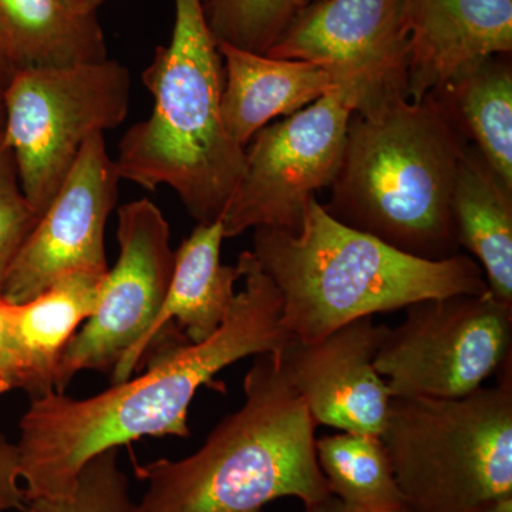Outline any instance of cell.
Segmentation results:
<instances>
[{
    "mask_svg": "<svg viewBox=\"0 0 512 512\" xmlns=\"http://www.w3.org/2000/svg\"><path fill=\"white\" fill-rule=\"evenodd\" d=\"M237 268L244 288L221 328L200 343L158 350L144 375L106 392L72 399L35 397L20 419L19 477L26 503L59 500L76 490L80 471L97 454L141 437H188V410L201 386L248 356L282 352L293 336L282 326V296L251 251Z\"/></svg>",
    "mask_w": 512,
    "mask_h": 512,
    "instance_id": "6da1fadb",
    "label": "cell"
},
{
    "mask_svg": "<svg viewBox=\"0 0 512 512\" xmlns=\"http://www.w3.org/2000/svg\"><path fill=\"white\" fill-rule=\"evenodd\" d=\"M468 141L433 94L394 89L350 116L342 165L325 211L403 254L444 261L460 254L454 185Z\"/></svg>",
    "mask_w": 512,
    "mask_h": 512,
    "instance_id": "7a4b0ae2",
    "label": "cell"
},
{
    "mask_svg": "<svg viewBox=\"0 0 512 512\" xmlns=\"http://www.w3.org/2000/svg\"><path fill=\"white\" fill-rule=\"evenodd\" d=\"M244 394L197 453L136 467L147 490L130 512H264L278 498L308 507L332 495L316 457L318 426L281 352L255 356Z\"/></svg>",
    "mask_w": 512,
    "mask_h": 512,
    "instance_id": "3957f363",
    "label": "cell"
},
{
    "mask_svg": "<svg viewBox=\"0 0 512 512\" xmlns=\"http://www.w3.org/2000/svg\"><path fill=\"white\" fill-rule=\"evenodd\" d=\"M256 261L282 296V326L301 342L376 313L424 299L488 292L481 266L467 255L426 261L346 227L312 198L299 234L254 229Z\"/></svg>",
    "mask_w": 512,
    "mask_h": 512,
    "instance_id": "277c9868",
    "label": "cell"
},
{
    "mask_svg": "<svg viewBox=\"0 0 512 512\" xmlns=\"http://www.w3.org/2000/svg\"><path fill=\"white\" fill-rule=\"evenodd\" d=\"M173 35L143 73L153 96L148 119L133 124L114 158L121 180L177 192L198 224L221 221L245 167V148L222 121L224 62L202 0H174Z\"/></svg>",
    "mask_w": 512,
    "mask_h": 512,
    "instance_id": "5b68a950",
    "label": "cell"
},
{
    "mask_svg": "<svg viewBox=\"0 0 512 512\" xmlns=\"http://www.w3.org/2000/svg\"><path fill=\"white\" fill-rule=\"evenodd\" d=\"M458 399L392 397L380 439L409 512H483L512 497V366Z\"/></svg>",
    "mask_w": 512,
    "mask_h": 512,
    "instance_id": "8992f818",
    "label": "cell"
},
{
    "mask_svg": "<svg viewBox=\"0 0 512 512\" xmlns=\"http://www.w3.org/2000/svg\"><path fill=\"white\" fill-rule=\"evenodd\" d=\"M131 84L128 67L113 59L13 73L2 94V138L39 217L83 144L127 119Z\"/></svg>",
    "mask_w": 512,
    "mask_h": 512,
    "instance_id": "52a82bcc",
    "label": "cell"
},
{
    "mask_svg": "<svg viewBox=\"0 0 512 512\" xmlns=\"http://www.w3.org/2000/svg\"><path fill=\"white\" fill-rule=\"evenodd\" d=\"M373 94L365 84H346L258 131L221 217L225 239L256 228L299 234L309 202L339 173L350 116Z\"/></svg>",
    "mask_w": 512,
    "mask_h": 512,
    "instance_id": "ba28073f",
    "label": "cell"
},
{
    "mask_svg": "<svg viewBox=\"0 0 512 512\" xmlns=\"http://www.w3.org/2000/svg\"><path fill=\"white\" fill-rule=\"evenodd\" d=\"M384 325L375 367L392 397L458 399L481 389L512 357V306L491 292L424 299Z\"/></svg>",
    "mask_w": 512,
    "mask_h": 512,
    "instance_id": "9c48e42d",
    "label": "cell"
},
{
    "mask_svg": "<svg viewBox=\"0 0 512 512\" xmlns=\"http://www.w3.org/2000/svg\"><path fill=\"white\" fill-rule=\"evenodd\" d=\"M117 225L120 256L104 279L99 303L64 350L55 390L83 370L111 372L143 339L163 306L174 271L170 225L148 198L121 205Z\"/></svg>",
    "mask_w": 512,
    "mask_h": 512,
    "instance_id": "30bf717a",
    "label": "cell"
},
{
    "mask_svg": "<svg viewBox=\"0 0 512 512\" xmlns=\"http://www.w3.org/2000/svg\"><path fill=\"white\" fill-rule=\"evenodd\" d=\"M120 181L104 134H94L20 248L0 295L20 305L70 272H109L104 234Z\"/></svg>",
    "mask_w": 512,
    "mask_h": 512,
    "instance_id": "8fae6325",
    "label": "cell"
},
{
    "mask_svg": "<svg viewBox=\"0 0 512 512\" xmlns=\"http://www.w3.org/2000/svg\"><path fill=\"white\" fill-rule=\"evenodd\" d=\"M266 55L328 67L346 83L365 84L376 93L406 92L403 0L309 2Z\"/></svg>",
    "mask_w": 512,
    "mask_h": 512,
    "instance_id": "7c38bea8",
    "label": "cell"
},
{
    "mask_svg": "<svg viewBox=\"0 0 512 512\" xmlns=\"http://www.w3.org/2000/svg\"><path fill=\"white\" fill-rule=\"evenodd\" d=\"M384 325L359 318L316 342L293 338L281 352L289 380L316 426L382 436L392 394L375 356Z\"/></svg>",
    "mask_w": 512,
    "mask_h": 512,
    "instance_id": "4fadbf2b",
    "label": "cell"
},
{
    "mask_svg": "<svg viewBox=\"0 0 512 512\" xmlns=\"http://www.w3.org/2000/svg\"><path fill=\"white\" fill-rule=\"evenodd\" d=\"M407 99L421 101L485 57L511 55L512 0H403Z\"/></svg>",
    "mask_w": 512,
    "mask_h": 512,
    "instance_id": "5bb4252c",
    "label": "cell"
},
{
    "mask_svg": "<svg viewBox=\"0 0 512 512\" xmlns=\"http://www.w3.org/2000/svg\"><path fill=\"white\" fill-rule=\"evenodd\" d=\"M221 221L198 224L175 251L174 271L163 306L151 328L111 370V382L123 383L161 338L178 330L190 343L204 342L221 328L241 279L237 265L221 264Z\"/></svg>",
    "mask_w": 512,
    "mask_h": 512,
    "instance_id": "9a60e30c",
    "label": "cell"
},
{
    "mask_svg": "<svg viewBox=\"0 0 512 512\" xmlns=\"http://www.w3.org/2000/svg\"><path fill=\"white\" fill-rule=\"evenodd\" d=\"M224 62L221 113L229 137L247 148L258 131L346 86L338 73L303 60L278 59L218 45ZM360 84V83H359Z\"/></svg>",
    "mask_w": 512,
    "mask_h": 512,
    "instance_id": "2e32d148",
    "label": "cell"
},
{
    "mask_svg": "<svg viewBox=\"0 0 512 512\" xmlns=\"http://www.w3.org/2000/svg\"><path fill=\"white\" fill-rule=\"evenodd\" d=\"M0 47L15 70L109 59L97 9L86 0H0Z\"/></svg>",
    "mask_w": 512,
    "mask_h": 512,
    "instance_id": "e0dca14e",
    "label": "cell"
},
{
    "mask_svg": "<svg viewBox=\"0 0 512 512\" xmlns=\"http://www.w3.org/2000/svg\"><path fill=\"white\" fill-rule=\"evenodd\" d=\"M107 272L74 271L16 305L20 390L32 399L56 392L60 359L84 320L99 303Z\"/></svg>",
    "mask_w": 512,
    "mask_h": 512,
    "instance_id": "ac0fdd59",
    "label": "cell"
},
{
    "mask_svg": "<svg viewBox=\"0 0 512 512\" xmlns=\"http://www.w3.org/2000/svg\"><path fill=\"white\" fill-rule=\"evenodd\" d=\"M458 247L476 256L488 291L512 306V190L468 144L453 194Z\"/></svg>",
    "mask_w": 512,
    "mask_h": 512,
    "instance_id": "d6986e66",
    "label": "cell"
},
{
    "mask_svg": "<svg viewBox=\"0 0 512 512\" xmlns=\"http://www.w3.org/2000/svg\"><path fill=\"white\" fill-rule=\"evenodd\" d=\"M471 146L512 190L510 55L485 57L431 92Z\"/></svg>",
    "mask_w": 512,
    "mask_h": 512,
    "instance_id": "ffe728a7",
    "label": "cell"
},
{
    "mask_svg": "<svg viewBox=\"0 0 512 512\" xmlns=\"http://www.w3.org/2000/svg\"><path fill=\"white\" fill-rule=\"evenodd\" d=\"M316 457L343 512H409L379 436L342 431L322 437Z\"/></svg>",
    "mask_w": 512,
    "mask_h": 512,
    "instance_id": "44dd1931",
    "label": "cell"
},
{
    "mask_svg": "<svg viewBox=\"0 0 512 512\" xmlns=\"http://www.w3.org/2000/svg\"><path fill=\"white\" fill-rule=\"evenodd\" d=\"M308 0H202L217 45L266 55Z\"/></svg>",
    "mask_w": 512,
    "mask_h": 512,
    "instance_id": "7402d4cb",
    "label": "cell"
},
{
    "mask_svg": "<svg viewBox=\"0 0 512 512\" xmlns=\"http://www.w3.org/2000/svg\"><path fill=\"white\" fill-rule=\"evenodd\" d=\"M133 504L119 448H110L87 461L70 497L29 501L25 512H130Z\"/></svg>",
    "mask_w": 512,
    "mask_h": 512,
    "instance_id": "603a6c76",
    "label": "cell"
},
{
    "mask_svg": "<svg viewBox=\"0 0 512 512\" xmlns=\"http://www.w3.org/2000/svg\"><path fill=\"white\" fill-rule=\"evenodd\" d=\"M37 220L39 214L23 194L15 160L0 130V292Z\"/></svg>",
    "mask_w": 512,
    "mask_h": 512,
    "instance_id": "cb8c5ba5",
    "label": "cell"
},
{
    "mask_svg": "<svg viewBox=\"0 0 512 512\" xmlns=\"http://www.w3.org/2000/svg\"><path fill=\"white\" fill-rule=\"evenodd\" d=\"M15 315L16 303H10L0 295V394L19 390Z\"/></svg>",
    "mask_w": 512,
    "mask_h": 512,
    "instance_id": "d4e9b609",
    "label": "cell"
},
{
    "mask_svg": "<svg viewBox=\"0 0 512 512\" xmlns=\"http://www.w3.org/2000/svg\"><path fill=\"white\" fill-rule=\"evenodd\" d=\"M19 480L18 447L0 436V512L25 511L26 498Z\"/></svg>",
    "mask_w": 512,
    "mask_h": 512,
    "instance_id": "484cf974",
    "label": "cell"
},
{
    "mask_svg": "<svg viewBox=\"0 0 512 512\" xmlns=\"http://www.w3.org/2000/svg\"><path fill=\"white\" fill-rule=\"evenodd\" d=\"M305 512H343V507L338 498L329 495L325 500L305 507Z\"/></svg>",
    "mask_w": 512,
    "mask_h": 512,
    "instance_id": "4316f807",
    "label": "cell"
},
{
    "mask_svg": "<svg viewBox=\"0 0 512 512\" xmlns=\"http://www.w3.org/2000/svg\"><path fill=\"white\" fill-rule=\"evenodd\" d=\"M15 72V67L9 62L8 56L5 55L2 47H0V92L3 93V90L6 89Z\"/></svg>",
    "mask_w": 512,
    "mask_h": 512,
    "instance_id": "83f0119b",
    "label": "cell"
},
{
    "mask_svg": "<svg viewBox=\"0 0 512 512\" xmlns=\"http://www.w3.org/2000/svg\"><path fill=\"white\" fill-rule=\"evenodd\" d=\"M483 512H512V497L498 501L497 504L491 505Z\"/></svg>",
    "mask_w": 512,
    "mask_h": 512,
    "instance_id": "f1b7e54d",
    "label": "cell"
},
{
    "mask_svg": "<svg viewBox=\"0 0 512 512\" xmlns=\"http://www.w3.org/2000/svg\"><path fill=\"white\" fill-rule=\"evenodd\" d=\"M87 3H89L90 6L94 9H99L101 5H103L106 0H86Z\"/></svg>",
    "mask_w": 512,
    "mask_h": 512,
    "instance_id": "f546056e",
    "label": "cell"
},
{
    "mask_svg": "<svg viewBox=\"0 0 512 512\" xmlns=\"http://www.w3.org/2000/svg\"><path fill=\"white\" fill-rule=\"evenodd\" d=\"M2 92H0V130H2L3 127V117H5V113H3V97Z\"/></svg>",
    "mask_w": 512,
    "mask_h": 512,
    "instance_id": "4dcf8cb0",
    "label": "cell"
},
{
    "mask_svg": "<svg viewBox=\"0 0 512 512\" xmlns=\"http://www.w3.org/2000/svg\"><path fill=\"white\" fill-rule=\"evenodd\" d=\"M309 2H315V0H308V3H309Z\"/></svg>",
    "mask_w": 512,
    "mask_h": 512,
    "instance_id": "1f68e13d",
    "label": "cell"
}]
</instances>
